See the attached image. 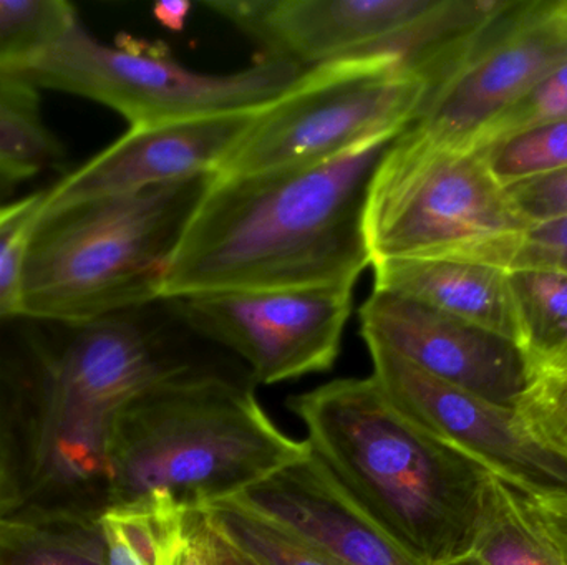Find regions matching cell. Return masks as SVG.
I'll use <instances>...</instances> for the list:
<instances>
[{"label": "cell", "mask_w": 567, "mask_h": 565, "mask_svg": "<svg viewBox=\"0 0 567 565\" xmlns=\"http://www.w3.org/2000/svg\"><path fill=\"white\" fill-rule=\"evenodd\" d=\"M33 325L29 360L20 365L32 417V470L17 511L27 513L99 521L110 508L116 415L159 385L239 364L218 358L225 350L195 334L172 299L79 324Z\"/></svg>", "instance_id": "1"}, {"label": "cell", "mask_w": 567, "mask_h": 565, "mask_svg": "<svg viewBox=\"0 0 567 565\" xmlns=\"http://www.w3.org/2000/svg\"><path fill=\"white\" fill-rule=\"evenodd\" d=\"M396 136L319 165L215 175L173 254L162 297L355 285L372 265L370 185Z\"/></svg>", "instance_id": "2"}, {"label": "cell", "mask_w": 567, "mask_h": 565, "mask_svg": "<svg viewBox=\"0 0 567 565\" xmlns=\"http://www.w3.org/2000/svg\"><path fill=\"white\" fill-rule=\"evenodd\" d=\"M310 450L389 536L429 565L468 557L488 468L403 415L372 375L287 400Z\"/></svg>", "instance_id": "3"}, {"label": "cell", "mask_w": 567, "mask_h": 565, "mask_svg": "<svg viewBox=\"0 0 567 565\" xmlns=\"http://www.w3.org/2000/svg\"><path fill=\"white\" fill-rule=\"evenodd\" d=\"M248 368L176 378L126 405L110 435V506L168 491L195 513L302 460L255 394Z\"/></svg>", "instance_id": "4"}, {"label": "cell", "mask_w": 567, "mask_h": 565, "mask_svg": "<svg viewBox=\"0 0 567 565\" xmlns=\"http://www.w3.org/2000/svg\"><path fill=\"white\" fill-rule=\"evenodd\" d=\"M215 175L40 215L20 318L79 324L159 301L186 226Z\"/></svg>", "instance_id": "5"}, {"label": "cell", "mask_w": 567, "mask_h": 565, "mask_svg": "<svg viewBox=\"0 0 567 565\" xmlns=\"http://www.w3.org/2000/svg\"><path fill=\"white\" fill-rule=\"evenodd\" d=\"M526 226L478 151L400 133L370 185L365 236L373 262L463 259L509 269Z\"/></svg>", "instance_id": "6"}, {"label": "cell", "mask_w": 567, "mask_h": 565, "mask_svg": "<svg viewBox=\"0 0 567 565\" xmlns=\"http://www.w3.org/2000/svg\"><path fill=\"white\" fill-rule=\"evenodd\" d=\"M509 2L495 0H213L259 46L310 70L393 56L433 83Z\"/></svg>", "instance_id": "7"}, {"label": "cell", "mask_w": 567, "mask_h": 565, "mask_svg": "<svg viewBox=\"0 0 567 565\" xmlns=\"http://www.w3.org/2000/svg\"><path fill=\"white\" fill-rule=\"evenodd\" d=\"M303 73L296 63L269 55L256 56L249 69L239 72L199 73L179 63L163 43L125 36L109 45L76 19L17 75L37 90L102 103L136 128L262 108L296 85Z\"/></svg>", "instance_id": "8"}, {"label": "cell", "mask_w": 567, "mask_h": 565, "mask_svg": "<svg viewBox=\"0 0 567 565\" xmlns=\"http://www.w3.org/2000/svg\"><path fill=\"white\" fill-rule=\"evenodd\" d=\"M430 82L393 56L340 60L306 70L259 109L218 176L302 168L405 132L419 118Z\"/></svg>", "instance_id": "9"}, {"label": "cell", "mask_w": 567, "mask_h": 565, "mask_svg": "<svg viewBox=\"0 0 567 565\" xmlns=\"http://www.w3.org/2000/svg\"><path fill=\"white\" fill-rule=\"evenodd\" d=\"M567 62V0L512 2L430 88L413 128L432 145L475 149L486 128Z\"/></svg>", "instance_id": "10"}, {"label": "cell", "mask_w": 567, "mask_h": 565, "mask_svg": "<svg viewBox=\"0 0 567 565\" xmlns=\"http://www.w3.org/2000/svg\"><path fill=\"white\" fill-rule=\"evenodd\" d=\"M189 328L248 368L256 385L323 374L336 364L353 285L219 292L172 299Z\"/></svg>", "instance_id": "11"}, {"label": "cell", "mask_w": 567, "mask_h": 565, "mask_svg": "<svg viewBox=\"0 0 567 565\" xmlns=\"http://www.w3.org/2000/svg\"><path fill=\"white\" fill-rule=\"evenodd\" d=\"M367 348L373 380L410 420L522 493L567 491V461L538 447L513 408L440 380L382 345Z\"/></svg>", "instance_id": "12"}, {"label": "cell", "mask_w": 567, "mask_h": 565, "mask_svg": "<svg viewBox=\"0 0 567 565\" xmlns=\"http://www.w3.org/2000/svg\"><path fill=\"white\" fill-rule=\"evenodd\" d=\"M365 344H379L426 374L503 407H515L529 384L515 342L373 289L359 312Z\"/></svg>", "instance_id": "13"}, {"label": "cell", "mask_w": 567, "mask_h": 565, "mask_svg": "<svg viewBox=\"0 0 567 565\" xmlns=\"http://www.w3.org/2000/svg\"><path fill=\"white\" fill-rule=\"evenodd\" d=\"M258 109L136 126L45 189L40 215L110 196L216 175Z\"/></svg>", "instance_id": "14"}, {"label": "cell", "mask_w": 567, "mask_h": 565, "mask_svg": "<svg viewBox=\"0 0 567 565\" xmlns=\"http://www.w3.org/2000/svg\"><path fill=\"white\" fill-rule=\"evenodd\" d=\"M226 501L271 521L342 565H429L370 520L312 450Z\"/></svg>", "instance_id": "15"}, {"label": "cell", "mask_w": 567, "mask_h": 565, "mask_svg": "<svg viewBox=\"0 0 567 565\" xmlns=\"http://www.w3.org/2000/svg\"><path fill=\"white\" fill-rule=\"evenodd\" d=\"M373 289L403 295L516 344L508 269L463 259L373 262Z\"/></svg>", "instance_id": "16"}, {"label": "cell", "mask_w": 567, "mask_h": 565, "mask_svg": "<svg viewBox=\"0 0 567 565\" xmlns=\"http://www.w3.org/2000/svg\"><path fill=\"white\" fill-rule=\"evenodd\" d=\"M202 513L168 491L110 506L100 516L109 565H185Z\"/></svg>", "instance_id": "17"}, {"label": "cell", "mask_w": 567, "mask_h": 565, "mask_svg": "<svg viewBox=\"0 0 567 565\" xmlns=\"http://www.w3.org/2000/svg\"><path fill=\"white\" fill-rule=\"evenodd\" d=\"M458 565H566L528 494L488 471L468 557Z\"/></svg>", "instance_id": "18"}, {"label": "cell", "mask_w": 567, "mask_h": 565, "mask_svg": "<svg viewBox=\"0 0 567 565\" xmlns=\"http://www.w3.org/2000/svg\"><path fill=\"white\" fill-rule=\"evenodd\" d=\"M516 318V345L529 380L543 372L567 370V272L508 269Z\"/></svg>", "instance_id": "19"}, {"label": "cell", "mask_w": 567, "mask_h": 565, "mask_svg": "<svg viewBox=\"0 0 567 565\" xmlns=\"http://www.w3.org/2000/svg\"><path fill=\"white\" fill-rule=\"evenodd\" d=\"M0 565H109L99 521L16 511L0 517Z\"/></svg>", "instance_id": "20"}, {"label": "cell", "mask_w": 567, "mask_h": 565, "mask_svg": "<svg viewBox=\"0 0 567 565\" xmlns=\"http://www.w3.org/2000/svg\"><path fill=\"white\" fill-rule=\"evenodd\" d=\"M60 158L62 148L40 116L39 90L10 73L0 85V196Z\"/></svg>", "instance_id": "21"}, {"label": "cell", "mask_w": 567, "mask_h": 565, "mask_svg": "<svg viewBox=\"0 0 567 565\" xmlns=\"http://www.w3.org/2000/svg\"><path fill=\"white\" fill-rule=\"evenodd\" d=\"M206 526L258 565H342L271 521L219 501L203 511Z\"/></svg>", "instance_id": "22"}, {"label": "cell", "mask_w": 567, "mask_h": 565, "mask_svg": "<svg viewBox=\"0 0 567 565\" xmlns=\"http://www.w3.org/2000/svg\"><path fill=\"white\" fill-rule=\"evenodd\" d=\"M32 470V417L20 367L0 358V517L25 503Z\"/></svg>", "instance_id": "23"}, {"label": "cell", "mask_w": 567, "mask_h": 565, "mask_svg": "<svg viewBox=\"0 0 567 565\" xmlns=\"http://www.w3.org/2000/svg\"><path fill=\"white\" fill-rule=\"evenodd\" d=\"M76 19L63 0H0V73L22 72Z\"/></svg>", "instance_id": "24"}, {"label": "cell", "mask_w": 567, "mask_h": 565, "mask_svg": "<svg viewBox=\"0 0 567 565\" xmlns=\"http://www.w3.org/2000/svg\"><path fill=\"white\" fill-rule=\"evenodd\" d=\"M43 199L45 189L13 201L0 199V327L20 321L23 264Z\"/></svg>", "instance_id": "25"}, {"label": "cell", "mask_w": 567, "mask_h": 565, "mask_svg": "<svg viewBox=\"0 0 567 565\" xmlns=\"http://www.w3.org/2000/svg\"><path fill=\"white\" fill-rule=\"evenodd\" d=\"M478 153L502 186L567 168V119L512 136Z\"/></svg>", "instance_id": "26"}, {"label": "cell", "mask_w": 567, "mask_h": 565, "mask_svg": "<svg viewBox=\"0 0 567 565\" xmlns=\"http://www.w3.org/2000/svg\"><path fill=\"white\" fill-rule=\"evenodd\" d=\"M513 410L538 447L567 461V370L533 375Z\"/></svg>", "instance_id": "27"}, {"label": "cell", "mask_w": 567, "mask_h": 565, "mask_svg": "<svg viewBox=\"0 0 567 565\" xmlns=\"http://www.w3.org/2000/svg\"><path fill=\"white\" fill-rule=\"evenodd\" d=\"M567 119V62L536 83L480 136L473 151Z\"/></svg>", "instance_id": "28"}, {"label": "cell", "mask_w": 567, "mask_h": 565, "mask_svg": "<svg viewBox=\"0 0 567 565\" xmlns=\"http://www.w3.org/2000/svg\"><path fill=\"white\" fill-rule=\"evenodd\" d=\"M503 188L526 228L567 218V168L529 176Z\"/></svg>", "instance_id": "29"}, {"label": "cell", "mask_w": 567, "mask_h": 565, "mask_svg": "<svg viewBox=\"0 0 567 565\" xmlns=\"http://www.w3.org/2000/svg\"><path fill=\"white\" fill-rule=\"evenodd\" d=\"M512 268H543L567 272V218L523 231Z\"/></svg>", "instance_id": "30"}, {"label": "cell", "mask_w": 567, "mask_h": 565, "mask_svg": "<svg viewBox=\"0 0 567 565\" xmlns=\"http://www.w3.org/2000/svg\"><path fill=\"white\" fill-rule=\"evenodd\" d=\"M539 523L567 565V491L529 493Z\"/></svg>", "instance_id": "31"}, {"label": "cell", "mask_w": 567, "mask_h": 565, "mask_svg": "<svg viewBox=\"0 0 567 565\" xmlns=\"http://www.w3.org/2000/svg\"><path fill=\"white\" fill-rule=\"evenodd\" d=\"M192 12V3L189 2H159L153 7V15L166 29L182 30L185 27L186 19Z\"/></svg>", "instance_id": "32"}, {"label": "cell", "mask_w": 567, "mask_h": 565, "mask_svg": "<svg viewBox=\"0 0 567 565\" xmlns=\"http://www.w3.org/2000/svg\"><path fill=\"white\" fill-rule=\"evenodd\" d=\"M203 514V513H202ZM205 521V520H203ZM206 526V523H205ZM206 531H208V540H209V550H212L213 564L215 565H258L252 563L249 557H246L245 554L239 553L238 550L231 546V544L226 543L225 540L218 536V534L213 533L208 526H206Z\"/></svg>", "instance_id": "33"}, {"label": "cell", "mask_w": 567, "mask_h": 565, "mask_svg": "<svg viewBox=\"0 0 567 565\" xmlns=\"http://www.w3.org/2000/svg\"><path fill=\"white\" fill-rule=\"evenodd\" d=\"M185 565H215L213 564L212 550H209L208 531L205 521L199 517L198 530L193 537L192 546L186 554Z\"/></svg>", "instance_id": "34"}, {"label": "cell", "mask_w": 567, "mask_h": 565, "mask_svg": "<svg viewBox=\"0 0 567 565\" xmlns=\"http://www.w3.org/2000/svg\"><path fill=\"white\" fill-rule=\"evenodd\" d=\"M10 73H0V85H2L3 82H6L7 79H9Z\"/></svg>", "instance_id": "35"}]
</instances>
